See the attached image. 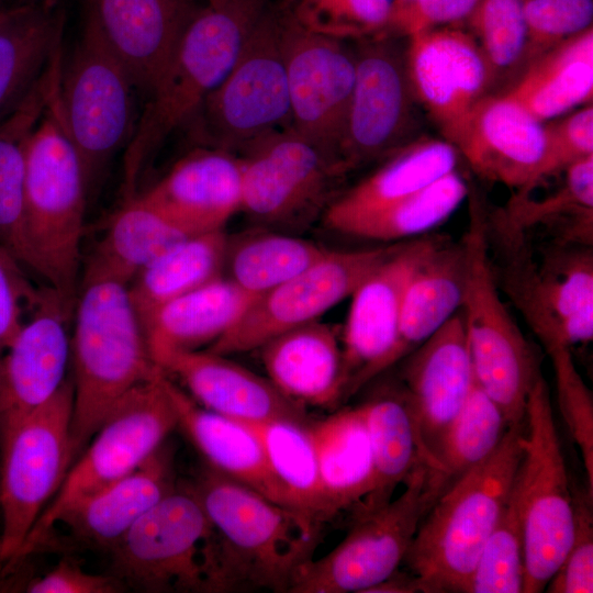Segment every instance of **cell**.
<instances>
[{
    "mask_svg": "<svg viewBox=\"0 0 593 593\" xmlns=\"http://www.w3.org/2000/svg\"><path fill=\"white\" fill-rule=\"evenodd\" d=\"M65 11L57 0L0 10V121L11 114L60 52Z\"/></svg>",
    "mask_w": 593,
    "mask_h": 593,
    "instance_id": "32",
    "label": "cell"
},
{
    "mask_svg": "<svg viewBox=\"0 0 593 593\" xmlns=\"http://www.w3.org/2000/svg\"><path fill=\"white\" fill-rule=\"evenodd\" d=\"M400 245L362 250L329 249L301 273L257 295L238 322L208 350L226 356L258 349L288 329L316 321L350 296Z\"/></svg>",
    "mask_w": 593,
    "mask_h": 593,
    "instance_id": "15",
    "label": "cell"
},
{
    "mask_svg": "<svg viewBox=\"0 0 593 593\" xmlns=\"http://www.w3.org/2000/svg\"><path fill=\"white\" fill-rule=\"evenodd\" d=\"M407 1H410V0H393L392 8H393V7L401 5V4H403V3L407 2ZM391 10H392V9H391Z\"/></svg>",
    "mask_w": 593,
    "mask_h": 593,
    "instance_id": "57",
    "label": "cell"
},
{
    "mask_svg": "<svg viewBox=\"0 0 593 593\" xmlns=\"http://www.w3.org/2000/svg\"><path fill=\"white\" fill-rule=\"evenodd\" d=\"M123 582L114 575L92 574L69 559L59 561L49 572L30 581L31 593H115Z\"/></svg>",
    "mask_w": 593,
    "mask_h": 593,
    "instance_id": "54",
    "label": "cell"
},
{
    "mask_svg": "<svg viewBox=\"0 0 593 593\" xmlns=\"http://www.w3.org/2000/svg\"><path fill=\"white\" fill-rule=\"evenodd\" d=\"M70 317L48 287L0 358V447L64 383Z\"/></svg>",
    "mask_w": 593,
    "mask_h": 593,
    "instance_id": "21",
    "label": "cell"
},
{
    "mask_svg": "<svg viewBox=\"0 0 593 593\" xmlns=\"http://www.w3.org/2000/svg\"><path fill=\"white\" fill-rule=\"evenodd\" d=\"M404 483L396 499L355 521L332 551L304 563L289 593H369L399 570L422 519L450 481L440 469L419 465Z\"/></svg>",
    "mask_w": 593,
    "mask_h": 593,
    "instance_id": "11",
    "label": "cell"
},
{
    "mask_svg": "<svg viewBox=\"0 0 593 593\" xmlns=\"http://www.w3.org/2000/svg\"><path fill=\"white\" fill-rule=\"evenodd\" d=\"M593 497L572 488L573 534L569 549L547 583L548 593L593 592Z\"/></svg>",
    "mask_w": 593,
    "mask_h": 593,
    "instance_id": "50",
    "label": "cell"
},
{
    "mask_svg": "<svg viewBox=\"0 0 593 593\" xmlns=\"http://www.w3.org/2000/svg\"><path fill=\"white\" fill-rule=\"evenodd\" d=\"M562 186L541 200L515 195L493 219L503 225L526 233L536 226L546 227L555 244L592 246L593 243V156L566 168Z\"/></svg>",
    "mask_w": 593,
    "mask_h": 593,
    "instance_id": "40",
    "label": "cell"
},
{
    "mask_svg": "<svg viewBox=\"0 0 593 593\" xmlns=\"http://www.w3.org/2000/svg\"><path fill=\"white\" fill-rule=\"evenodd\" d=\"M545 138L541 179L593 156L592 103L562 120L545 125Z\"/></svg>",
    "mask_w": 593,
    "mask_h": 593,
    "instance_id": "51",
    "label": "cell"
},
{
    "mask_svg": "<svg viewBox=\"0 0 593 593\" xmlns=\"http://www.w3.org/2000/svg\"><path fill=\"white\" fill-rule=\"evenodd\" d=\"M227 243L224 230L194 234L145 266L128 283L142 323L166 302L223 276Z\"/></svg>",
    "mask_w": 593,
    "mask_h": 593,
    "instance_id": "39",
    "label": "cell"
},
{
    "mask_svg": "<svg viewBox=\"0 0 593 593\" xmlns=\"http://www.w3.org/2000/svg\"><path fill=\"white\" fill-rule=\"evenodd\" d=\"M404 358L403 391L423 444L437 460L439 443L474 381L461 310Z\"/></svg>",
    "mask_w": 593,
    "mask_h": 593,
    "instance_id": "22",
    "label": "cell"
},
{
    "mask_svg": "<svg viewBox=\"0 0 593 593\" xmlns=\"http://www.w3.org/2000/svg\"><path fill=\"white\" fill-rule=\"evenodd\" d=\"M191 235L135 193L112 214L85 272L130 283L157 256Z\"/></svg>",
    "mask_w": 593,
    "mask_h": 593,
    "instance_id": "38",
    "label": "cell"
},
{
    "mask_svg": "<svg viewBox=\"0 0 593 593\" xmlns=\"http://www.w3.org/2000/svg\"><path fill=\"white\" fill-rule=\"evenodd\" d=\"M373 462V488L354 522L392 500L399 483L419 465L440 469L423 444L403 389L382 392L361 404Z\"/></svg>",
    "mask_w": 593,
    "mask_h": 593,
    "instance_id": "34",
    "label": "cell"
},
{
    "mask_svg": "<svg viewBox=\"0 0 593 593\" xmlns=\"http://www.w3.org/2000/svg\"><path fill=\"white\" fill-rule=\"evenodd\" d=\"M467 273L462 239L444 238L412 276L404 291L395 362L438 331L461 307Z\"/></svg>",
    "mask_w": 593,
    "mask_h": 593,
    "instance_id": "36",
    "label": "cell"
},
{
    "mask_svg": "<svg viewBox=\"0 0 593 593\" xmlns=\"http://www.w3.org/2000/svg\"><path fill=\"white\" fill-rule=\"evenodd\" d=\"M322 486L334 517L357 514L373 488V462L361 405L310 421Z\"/></svg>",
    "mask_w": 593,
    "mask_h": 593,
    "instance_id": "35",
    "label": "cell"
},
{
    "mask_svg": "<svg viewBox=\"0 0 593 593\" xmlns=\"http://www.w3.org/2000/svg\"><path fill=\"white\" fill-rule=\"evenodd\" d=\"M0 555H1V542H0Z\"/></svg>",
    "mask_w": 593,
    "mask_h": 593,
    "instance_id": "59",
    "label": "cell"
},
{
    "mask_svg": "<svg viewBox=\"0 0 593 593\" xmlns=\"http://www.w3.org/2000/svg\"><path fill=\"white\" fill-rule=\"evenodd\" d=\"M269 0H217L200 5L167 67L146 97L124 148V198L136 193L149 159L176 131L189 127L236 61Z\"/></svg>",
    "mask_w": 593,
    "mask_h": 593,
    "instance_id": "1",
    "label": "cell"
},
{
    "mask_svg": "<svg viewBox=\"0 0 593 593\" xmlns=\"http://www.w3.org/2000/svg\"><path fill=\"white\" fill-rule=\"evenodd\" d=\"M461 304L474 378L508 426L524 423L529 391L540 376L537 355L502 302L490 258L486 212L471 199Z\"/></svg>",
    "mask_w": 593,
    "mask_h": 593,
    "instance_id": "7",
    "label": "cell"
},
{
    "mask_svg": "<svg viewBox=\"0 0 593 593\" xmlns=\"http://www.w3.org/2000/svg\"><path fill=\"white\" fill-rule=\"evenodd\" d=\"M505 94L542 123L592 102V27L530 60Z\"/></svg>",
    "mask_w": 593,
    "mask_h": 593,
    "instance_id": "37",
    "label": "cell"
},
{
    "mask_svg": "<svg viewBox=\"0 0 593 593\" xmlns=\"http://www.w3.org/2000/svg\"><path fill=\"white\" fill-rule=\"evenodd\" d=\"M488 235L503 253L505 292L546 351L561 348L563 321L593 304L592 246L553 244L538 264L525 233L494 227Z\"/></svg>",
    "mask_w": 593,
    "mask_h": 593,
    "instance_id": "17",
    "label": "cell"
},
{
    "mask_svg": "<svg viewBox=\"0 0 593 593\" xmlns=\"http://www.w3.org/2000/svg\"><path fill=\"white\" fill-rule=\"evenodd\" d=\"M282 46L290 126L345 171L340 148L355 82V54L343 40L302 26L286 10Z\"/></svg>",
    "mask_w": 593,
    "mask_h": 593,
    "instance_id": "16",
    "label": "cell"
},
{
    "mask_svg": "<svg viewBox=\"0 0 593 593\" xmlns=\"http://www.w3.org/2000/svg\"><path fill=\"white\" fill-rule=\"evenodd\" d=\"M170 449L160 446L134 471L86 497L60 518L82 541L114 544L175 486Z\"/></svg>",
    "mask_w": 593,
    "mask_h": 593,
    "instance_id": "31",
    "label": "cell"
},
{
    "mask_svg": "<svg viewBox=\"0 0 593 593\" xmlns=\"http://www.w3.org/2000/svg\"><path fill=\"white\" fill-rule=\"evenodd\" d=\"M163 378L134 387L113 406L4 571L40 550L70 507L134 471L163 445L177 427Z\"/></svg>",
    "mask_w": 593,
    "mask_h": 593,
    "instance_id": "9",
    "label": "cell"
},
{
    "mask_svg": "<svg viewBox=\"0 0 593 593\" xmlns=\"http://www.w3.org/2000/svg\"><path fill=\"white\" fill-rule=\"evenodd\" d=\"M458 157L457 148L446 139L423 138L409 143L376 171L338 192L322 216L324 225L344 234L356 222L455 170Z\"/></svg>",
    "mask_w": 593,
    "mask_h": 593,
    "instance_id": "29",
    "label": "cell"
},
{
    "mask_svg": "<svg viewBox=\"0 0 593 593\" xmlns=\"http://www.w3.org/2000/svg\"><path fill=\"white\" fill-rule=\"evenodd\" d=\"M191 485L219 536L232 592H289L299 569L313 559L323 523L206 463Z\"/></svg>",
    "mask_w": 593,
    "mask_h": 593,
    "instance_id": "5",
    "label": "cell"
},
{
    "mask_svg": "<svg viewBox=\"0 0 593 593\" xmlns=\"http://www.w3.org/2000/svg\"><path fill=\"white\" fill-rule=\"evenodd\" d=\"M72 409L74 383L67 378L0 447V569L15 557L71 467Z\"/></svg>",
    "mask_w": 593,
    "mask_h": 593,
    "instance_id": "14",
    "label": "cell"
},
{
    "mask_svg": "<svg viewBox=\"0 0 593 593\" xmlns=\"http://www.w3.org/2000/svg\"><path fill=\"white\" fill-rule=\"evenodd\" d=\"M72 316L70 441L76 458L120 399L163 370L152 357L128 283L85 272Z\"/></svg>",
    "mask_w": 593,
    "mask_h": 593,
    "instance_id": "2",
    "label": "cell"
},
{
    "mask_svg": "<svg viewBox=\"0 0 593 593\" xmlns=\"http://www.w3.org/2000/svg\"><path fill=\"white\" fill-rule=\"evenodd\" d=\"M523 529L512 489L470 575L466 593H523Z\"/></svg>",
    "mask_w": 593,
    "mask_h": 593,
    "instance_id": "45",
    "label": "cell"
},
{
    "mask_svg": "<svg viewBox=\"0 0 593 593\" xmlns=\"http://www.w3.org/2000/svg\"><path fill=\"white\" fill-rule=\"evenodd\" d=\"M258 349L268 379L288 399L317 407H333L344 400L343 351L331 325L312 321Z\"/></svg>",
    "mask_w": 593,
    "mask_h": 593,
    "instance_id": "28",
    "label": "cell"
},
{
    "mask_svg": "<svg viewBox=\"0 0 593 593\" xmlns=\"http://www.w3.org/2000/svg\"><path fill=\"white\" fill-rule=\"evenodd\" d=\"M256 296L221 276L160 305L143 322L155 363L170 354L213 344L238 322Z\"/></svg>",
    "mask_w": 593,
    "mask_h": 593,
    "instance_id": "30",
    "label": "cell"
},
{
    "mask_svg": "<svg viewBox=\"0 0 593 593\" xmlns=\"http://www.w3.org/2000/svg\"><path fill=\"white\" fill-rule=\"evenodd\" d=\"M482 0H410L393 7L384 30L411 36L467 20Z\"/></svg>",
    "mask_w": 593,
    "mask_h": 593,
    "instance_id": "53",
    "label": "cell"
},
{
    "mask_svg": "<svg viewBox=\"0 0 593 593\" xmlns=\"http://www.w3.org/2000/svg\"><path fill=\"white\" fill-rule=\"evenodd\" d=\"M245 424L259 437L270 468L289 493L294 507L321 523L333 519L309 423L280 419Z\"/></svg>",
    "mask_w": 593,
    "mask_h": 593,
    "instance_id": "42",
    "label": "cell"
},
{
    "mask_svg": "<svg viewBox=\"0 0 593 593\" xmlns=\"http://www.w3.org/2000/svg\"><path fill=\"white\" fill-rule=\"evenodd\" d=\"M527 29L525 60L528 63L592 27L593 0H525Z\"/></svg>",
    "mask_w": 593,
    "mask_h": 593,
    "instance_id": "49",
    "label": "cell"
},
{
    "mask_svg": "<svg viewBox=\"0 0 593 593\" xmlns=\"http://www.w3.org/2000/svg\"><path fill=\"white\" fill-rule=\"evenodd\" d=\"M525 0H482L467 19L492 74L525 60L527 29Z\"/></svg>",
    "mask_w": 593,
    "mask_h": 593,
    "instance_id": "46",
    "label": "cell"
},
{
    "mask_svg": "<svg viewBox=\"0 0 593 593\" xmlns=\"http://www.w3.org/2000/svg\"><path fill=\"white\" fill-rule=\"evenodd\" d=\"M405 65L414 98L458 150L468 137L474 108L492 80L475 38L455 26L413 34Z\"/></svg>",
    "mask_w": 593,
    "mask_h": 593,
    "instance_id": "18",
    "label": "cell"
},
{
    "mask_svg": "<svg viewBox=\"0 0 593 593\" xmlns=\"http://www.w3.org/2000/svg\"><path fill=\"white\" fill-rule=\"evenodd\" d=\"M524 424V423H523ZM523 424L441 492L402 563L421 593H466L479 555L507 502L522 458Z\"/></svg>",
    "mask_w": 593,
    "mask_h": 593,
    "instance_id": "3",
    "label": "cell"
},
{
    "mask_svg": "<svg viewBox=\"0 0 593 593\" xmlns=\"http://www.w3.org/2000/svg\"><path fill=\"white\" fill-rule=\"evenodd\" d=\"M444 238L424 236L401 243L350 295L342 346L344 400L395 363L404 291L416 269Z\"/></svg>",
    "mask_w": 593,
    "mask_h": 593,
    "instance_id": "19",
    "label": "cell"
},
{
    "mask_svg": "<svg viewBox=\"0 0 593 593\" xmlns=\"http://www.w3.org/2000/svg\"><path fill=\"white\" fill-rule=\"evenodd\" d=\"M114 577L146 592H232L219 536L191 483L176 485L114 544Z\"/></svg>",
    "mask_w": 593,
    "mask_h": 593,
    "instance_id": "6",
    "label": "cell"
},
{
    "mask_svg": "<svg viewBox=\"0 0 593 593\" xmlns=\"http://www.w3.org/2000/svg\"><path fill=\"white\" fill-rule=\"evenodd\" d=\"M4 5L2 4V2L0 1V10L3 8Z\"/></svg>",
    "mask_w": 593,
    "mask_h": 593,
    "instance_id": "58",
    "label": "cell"
},
{
    "mask_svg": "<svg viewBox=\"0 0 593 593\" xmlns=\"http://www.w3.org/2000/svg\"><path fill=\"white\" fill-rule=\"evenodd\" d=\"M158 367L176 376L202 407L243 423L293 421L307 424L305 406L284 396L267 378L206 351H179L164 357Z\"/></svg>",
    "mask_w": 593,
    "mask_h": 593,
    "instance_id": "25",
    "label": "cell"
},
{
    "mask_svg": "<svg viewBox=\"0 0 593 593\" xmlns=\"http://www.w3.org/2000/svg\"><path fill=\"white\" fill-rule=\"evenodd\" d=\"M294 1L295 0H281V2L279 3V7L282 10H289L291 5L294 3Z\"/></svg>",
    "mask_w": 593,
    "mask_h": 593,
    "instance_id": "55",
    "label": "cell"
},
{
    "mask_svg": "<svg viewBox=\"0 0 593 593\" xmlns=\"http://www.w3.org/2000/svg\"><path fill=\"white\" fill-rule=\"evenodd\" d=\"M328 250L294 234L259 226L228 236L225 269L233 282L259 295L301 273Z\"/></svg>",
    "mask_w": 593,
    "mask_h": 593,
    "instance_id": "41",
    "label": "cell"
},
{
    "mask_svg": "<svg viewBox=\"0 0 593 593\" xmlns=\"http://www.w3.org/2000/svg\"><path fill=\"white\" fill-rule=\"evenodd\" d=\"M508 427L500 407L474 378L463 406L436 451L450 483L491 455Z\"/></svg>",
    "mask_w": 593,
    "mask_h": 593,
    "instance_id": "44",
    "label": "cell"
},
{
    "mask_svg": "<svg viewBox=\"0 0 593 593\" xmlns=\"http://www.w3.org/2000/svg\"><path fill=\"white\" fill-rule=\"evenodd\" d=\"M555 372L558 406L567 429L578 446L593 497V396L579 373L570 349L549 354Z\"/></svg>",
    "mask_w": 593,
    "mask_h": 593,
    "instance_id": "48",
    "label": "cell"
},
{
    "mask_svg": "<svg viewBox=\"0 0 593 593\" xmlns=\"http://www.w3.org/2000/svg\"><path fill=\"white\" fill-rule=\"evenodd\" d=\"M23 268L0 245V354L15 337L43 293V289L32 286Z\"/></svg>",
    "mask_w": 593,
    "mask_h": 593,
    "instance_id": "52",
    "label": "cell"
},
{
    "mask_svg": "<svg viewBox=\"0 0 593 593\" xmlns=\"http://www.w3.org/2000/svg\"><path fill=\"white\" fill-rule=\"evenodd\" d=\"M56 94L57 89L26 143L25 237L31 271L46 281L71 317L89 192L81 161L61 123Z\"/></svg>",
    "mask_w": 593,
    "mask_h": 593,
    "instance_id": "4",
    "label": "cell"
},
{
    "mask_svg": "<svg viewBox=\"0 0 593 593\" xmlns=\"http://www.w3.org/2000/svg\"><path fill=\"white\" fill-rule=\"evenodd\" d=\"M182 1L191 2V3H199L201 1H203L204 3H210V2L217 1V0H182Z\"/></svg>",
    "mask_w": 593,
    "mask_h": 593,
    "instance_id": "56",
    "label": "cell"
},
{
    "mask_svg": "<svg viewBox=\"0 0 593 593\" xmlns=\"http://www.w3.org/2000/svg\"><path fill=\"white\" fill-rule=\"evenodd\" d=\"M242 177L236 153L200 145L138 194L189 234L221 231L240 211Z\"/></svg>",
    "mask_w": 593,
    "mask_h": 593,
    "instance_id": "24",
    "label": "cell"
},
{
    "mask_svg": "<svg viewBox=\"0 0 593 593\" xmlns=\"http://www.w3.org/2000/svg\"><path fill=\"white\" fill-rule=\"evenodd\" d=\"M355 54V82L340 161L346 174L405 145L412 121L413 92L404 56L384 36Z\"/></svg>",
    "mask_w": 593,
    "mask_h": 593,
    "instance_id": "20",
    "label": "cell"
},
{
    "mask_svg": "<svg viewBox=\"0 0 593 593\" xmlns=\"http://www.w3.org/2000/svg\"><path fill=\"white\" fill-rule=\"evenodd\" d=\"M393 0H295L289 11L304 27L337 38L385 29Z\"/></svg>",
    "mask_w": 593,
    "mask_h": 593,
    "instance_id": "47",
    "label": "cell"
},
{
    "mask_svg": "<svg viewBox=\"0 0 593 593\" xmlns=\"http://www.w3.org/2000/svg\"><path fill=\"white\" fill-rule=\"evenodd\" d=\"M163 381L176 410L177 427L209 467L282 506L296 510L272 472L259 437L248 425L202 407L165 373Z\"/></svg>",
    "mask_w": 593,
    "mask_h": 593,
    "instance_id": "27",
    "label": "cell"
},
{
    "mask_svg": "<svg viewBox=\"0 0 593 593\" xmlns=\"http://www.w3.org/2000/svg\"><path fill=\"white\" fill-rule=\"evenodd\" d=\"M86 18L123 64L136 90L149 94L199 3L182 0H86Z\"/></svg>",
    "mask_w": 593,
    "mask_h": 593,
    "instance_id": "23",
    "label": "cell"
},
{
    "mask_svg": "<svg viewBox=\"0 0 593 593\" xmlns=\"http://www.w3.org/2000/svg\"><path fill=\"white\" fill-rule=\"evenodd\" d=\"M290 125L282 10L269 3L231 70L189 127L199 145L237 153L249 142Z\"/></svg>",
    "mask_w": 593,
    "mask_h": 593,
    "instance_id": "12",
    "label": "cell"
},
{
    "mask_svg": "<svg viewBox=\"0 0 593 593\" xmlns=\"http://www.w3.org/2000/svg\"><path fill=\"white\" fill-rule=\"evenodd\" d=\"M58 53L38 81L0 121V245L30 269L25 237V149L27 139L49 104L59 81Z\"/></svg>",
    "mask_w": 593,
    "mask_h": 593,
    "instance_id": "33",
    "label": "cell"
},
{
    "mask_svg": "<svg viewBox=\"0 0 593 593\" xmlns=\"http://www.w3.org/2000/svg\"><path fill=\"white\" fill-rule=\"evenodd\" d=\"M457 169L353 224L344 234L391 242L427 233L447 220L469 194Z\"/></svg>",
    "mask_w": 593,
    "mask_h": 593,
    "instance_id": "43",
    "label": "cell"
},
{
    "mask_svg": "<svg viewBox=\"0 0 593 593\" xmlns=\"http://www.w3.org/2000/svg\"><path fill=\"white\" fill-rule=\"evenodd\" d=\"M136 91L123 64L85 18L66 67L61 63L56 101L81 161L89 195L133 134Z\"/></svg>",
    "mask_w": 593,
    "mask_h": 593,
    "instance_id": "10",
    "label": "cell"
},
{
    "mask_svg": "<svg viewBox=\"0 0 593 593\" xmlns=\"http://www.w3.org/2000/svg\"><path fill=\"white\" fill-rule=\"evenodd\" d=\"M524 421L512 494L523 529V593H539L561 563L573 534L572 486L541 374L529 391Z\"/></svg>",
    "mask_w": 593,
    "mask_h": 593,
    "instance_id": "8",
    "label": "cell"
},
{
    "mask_svg": "<svg viewBox=\"0 0 593 593\" xmlns=\"http://www.w3.org/2000/svg\"><path fill=\"white\" fill-rule=\"evenodd\" d=\"M545 141L542 122L504 93L477 104L458 153L481 177L526 195L542 180Z\"/></svg>",
    "mask_w": 593,
    "mask_h": 593,
    "instance_id": "26",
    "label": "cell"
},
{
    "mask_svg": "<svg viewBox=\"0 0 593 593\" xmlns=\"http://www.w3.org/2000/svg\"><path fill=\"white\" fill-rule=\"evenodd\" d=\"M0 358H1V354H0Z\"/></svg>",
    "mask_w": 593,
    "mask_h": 593,
    "instance_id": "60",
    "label": "cell"
},
{
    "mask_svg": "<svg viewBox=\"0 0 593 593\" xmlns=\"http://www.w3.org/2000/svg\"><path fill=\"white\" fill-rule=\"evenodd\" d=\"M242 204L260 227L294 234L322 217L346 175L335 160L291 126L271 131L236 153Z\"/></svg>",
    "mask_w": 593,
    "mask_h": 593,
    "instance_id": "13",
    "label": "cell"
}]
</instances>
